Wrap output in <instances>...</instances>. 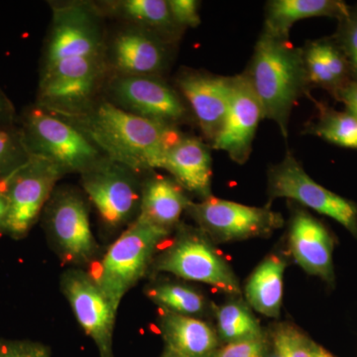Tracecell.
<instances>
[{
  "mask_svg": "<svg viewBox=\"0 0 357 357\" xmlns=\"http://www.w3.org/2000/svg\"><path fill=\"white\" fill-rule=\"evenodd\" d=\"M51 7L37 105L68 119L82 116L98 102L110 76L105 15L89 2Z\"/></svg>",
  "mask_w": 357,
  "mask_h": 357,
  "instance_id": "6da1fadb",
  "label": "cell"
},
{
  "mask_svg": "<svg viewBox=\"0 0 357 357\" xmlns=\"http://www.w3.org/2000/svg\"><path fill=\"white\" fill-rule=\"evenodd\" d=\"M68 119L105 156L138 174L162 169L171 148L184 136L177 126L129 114L107 100H98L86 114Z\"/></svg>",
  "mask_w": 357,
  "mask_h": 357,
  "instance_id": "7a4b0ae2",
  "label": "cell"
},
{
  "mask_svg": "<svg viewBox=\"0 0 357 357\" xmlns=\"http://www.w3.org/2000/svg\"><path fill=\"white\" fill-rule=\"evenodd\" d=\"M244 73L261 103L264 119L276 123L287 139L293 107L309 88L303 48L262 31Z\"/></svg>",
  "mask_w": 357,
  "mask_h": 357,
  "instance_id": "3957f363",
  "label": "cell"
},
{
  "mask_svg": "<svg viewBox=\"0 0 357 357\" xmlns=\"http://www.w3.org/2000/svg\"><path fill=\"white\" fill-rule=\"evenodd\" d=\"M171 236L172 232L137 218L103 255L91 275L117 310L124 296L149 271Z\"/></svg>",
  "mask_w": 357,
  "mask_h": 357,
  "instance_id": "277c9868",
  "label": "cell"
},
{
  "mask_svg": "<svg viewBox=\"0 0 357 357\" xmlns=\"http://www.w3.org/2000/svg\"><path fill=\"white\" fill-rule=\"evenodd\" d=\"M173 238L155 256L152 269L188 281L206 284L227 295H241L236 273L215 244L199 227L181 222Z\"/></svg>",
  "mask_w": 357,
  "mask_h": 357,
  "instance_id": "5b68a950",
  "label": "cell"
},
{
  "mask_svg": "<svg viewBox=\"0 0 357 357\" xmlns=\"http://www.w3.org/2000/svg\"><path fill=\"white\" fill-rule=\"evenodd\" d=\"M21 134L30 156L47 160L66 174L84 173L105 157L76 124L39 105L26 112Z\"/></svg>",
  "mask_w": 357,
  "mask_h": 357,
  "instance_id": "8992f818",
  "label": "cell"
},
{
  "mask_svg": "<svg viewBox=\"0 0 357 357\" xmlns=\"http://www.w3.org/2000/svg\"><path fill=\"white\" fill-rule=\"evenodd\" d=\"M81 177L86 198L107 231L121 234L137 220L143 183L140 174L105 156Z\"/></svg>",
  "mask_w": 357,
  "mask_h": 357,
  "instance_id": "52a82bcc",
  "label": "cell"
},
{
  "mask_svg": "<svg viewBox=\"0 0 357 357\" xmlns=\"http://www.w3.org/2000/svg\"><path fill=\"white\" fill-rule=\"evenodd\" d=\"M47 234L63 262L75 267L95 261L98 255L88 202L77 190L61 187L54 191L44 208Z\"/></svg>",
  "mask_w": 357,
  "mask_h": 357,
  "instance_id": "ba28073f",
  "label": "cell"
},
{
  "mask_svg": "<svg viewBox=\"0 0 357 357\" xmlns=\"http://www.w3.org/2000/svg\"><path fill=\"white\" fill-rule=\"evenodd\" d=\"M65 175L55 164L30 156L24 165L0 182L8 204L4 230L7 236L14 239L27 236L44 211L58 181Z\"/></svg>",
  "mask_w": 357,
  "mask_h": 357,
  "instance_id": "9c48e42d",
  "label": "cell"
},
{
  "mask_svg": "<svg viewBox=\"0 0 357 357\" xmlns=\"http://www.w3.org/2000/svg\"><path fill=\"white\" fill-rule=\"evenodd\" d=\"M187 213L213 243L270 236L284 225L281 213L269 206H245L213 196L192 202Z\"/></svg>",
  "mask_w": 357,
  "mask_h": 357,
  "instance_id": "30bf717a",
  "label": "cell"
},
{
  "mask_svg": "<svg viewBox=\"0 0 357 357\" xmlns=\"http://www.w3.org/2000/svg\"><path fill=\"white\" fill-rule=\"evenodd\" d=\"M270 199L286 198L333 218L357 238V206L318 184L293 154L268 171Z\"/></svg>",
  "mask_w": 357,
  "mask_h": 357,
  "instance_id": "8fae6325",
  "label": "cell"
},
{
  "mask_svg": "<svg viewBox=\"0 0 357 357\" xmlns=\"http://www.w3.org/2000/svg\"><path fill=\"white\" fill-rule=\"evenodd\" d=\"M109 102L129 114L177 126L188 119L187 105L162 77L112 76L107 82Z\"/></svg>",
  "mask_w": 357,
  "mask_h": 357,
  "instance_id": "7c38bea8",
  "label": "cell"
},
{
  "mask_svg": "<svg viewBox=\"0 0 357 357\" xmlns=\"http://www.w3.org/2000/svg\"><path fill=\"white\" fill-rule=\"evenodd\" d=\"M61 288L77 323L98 349L100 357H114V333L117 311L93 275L70 268L62 275Z\"/></svg>",
  "mask_w": 357,
  "mask_h": 357,
  "instance_id": "4fadbf2b",
  "label": "cell"
},
{
  "mask_svg": "<svg viewBox=\"0 0 357 357\" xmlns=\"http://www.w3.org/2000/svg\"><path fill=\"white\" fill-rule=\"evenodd\" d=\"M171 43L158 35L128 24L107 40V63L112 76L161 77L171 60Z\"/></svg>",
  "mask_w": 357,
  "mask_h": 357,
  "instance_id": "5bb4252c",
  "label": "cell"
},
{
  "mask_svg": "<svg viewBox=\"0 0 357 357\" xmlns=\"http://www.w3.org/2000/svg\"><path fill=\"white\" fill-rule=\"evenodd\" d=\"M261 103L251 86L248 75L231 77L229 109L222 130L211 146L225 151L237 164H245L252 152L253 141L261 119Z\"/></svg>",
  "mask_w": 357,
  "mask_h": 357,
  "instance_id": "9a60e30c",
  "label": "cell"
},
{
  "mask_svg": "<svg viewBox=\"0 0 357 357\" xmlns=\"http://www.w3.org/2000/svg\"><path fill=\"white\" fill-rule=\"evenodd\" d=\"M177 83L204 137L213 144L222 130L229 109L231 77L187 70L178 76Z\"/></svg>",
  "mask_w": 357,
  "mask_h": 357,
  "instance_id": "2e32d148",
  "label": "cell"
},
{
  "mask_svg": "<svg viewBox=\"0 0 357 357\" xmlns=\"http://www.w3.org/2000/svg\"><path fill=\"white\" fill-rule=\"evenodd\" d=\"M289 248L294 259L306 273L333 283L332 234L307 211L297 210L293 213L289 227Z\"/></svg>",
  "mask_w": 357,
  "mask_h": 357,
  "instance_id": "e0dca14e",
  "label": "cell"
},
{
  "mask_svg": "<svg viewBox=\"0 0 357 357\" xmlns=\"http://www.w3.org/2000/svg\"><path fill=\"white\" fill-rule=\"evenodd\" d=\"M162 170L201 201L213 196L210 149L198 138L183 136L167 154Z\"/></svg>",
  "mask_w": 357,
  "mask_h": 357,
  "instance_id": "ac0fdd59",
  "label": "cell"
},
{
  "mask_svg": "<svg viewBox=\"0 0 357 357\" xmlns=\"http://www.w3.org/2000/svg\"><path fill=\"white\" fill-rule=\"evenodd\" d=\"M191 203L188 192L171 176L153 174L143 181L137 218L173 234Z\"/></svg>",
  "mask_w": 357,
  "mask_h": 357,
  "instance_id": "d6986e66",
  "label": "cell"
},
{
  "mask_svg": "<svg viewBox=\"0 0 357 357\" xmlns=\"http://www.w3.org/2000/svg\"><path fill=\"white\" fill-rule=\"evenodd\" d=\"M159 330L166 349L182 357H213L220 347L217 330L195 317L162 311Z\"/></svg>",
  "mask_w": 357,
  "mask_h": 357,
  "instance_id": "ffe728a7",
  "label": "cell"
},
{
  "mask_svg": "<svg viewBox=\"0 0 357 357\" xmlns=\"http://www.w3.org/2000/svg\"><path fill=\"white\" fill-rule=\"evenodd\" d=\"M351 7L340 0H271L265 7L263 32L289 39L291 28L300 20L331 17L342 21L349 17Z\"/></svg>",
  "mask_w": 357,
  "mask_h": 357,
  "instance_id": "44dd1931",
  "label": "cell"
},
{
  "mask_svg": "<svg viewBox=\"0 0 357 357\" xmlns=\"http://www.w3.org/2000/svg\"><path fill=\"white\" fill-rule=\"evenodd\" d=\"M103 15L114 16L174 44L183 30L174 21L166 0H119L96 4Z\"/></svg>",
  "mask_w": 357,
  "mask_h": 357,
  "instance_id": "7402d4cb",
  "label": "cell"
},
{
  "mask_svg": "<svg viewBox=\"0 0 357 357\" xmlns=\"http://www.w3.org/2000/svg\"><path fill=\"white\" fill-rule=\"evenodd\" d=\"M307 86H319L337 93L351 81V70L335 41L310 42L303 48Z\"/></svg>",
  "mask_w": 357,
  "mask_h": 357,
  "instance_id": "603a6c76",
  "label": "cell"
},
{
  "mask_svg": "<svg viewBox=\"0 0 357 357\" xmlns=\"http://www.w3.org/2000/svg\"><path fill=\"white\" fill-rule=\"evenodd\" d=\"M286 267L287 263L281 256L268 255L246 281L244 295L248 306L267 318L280 316Z\"/></svg>",
  "mask_w": 357,
  "mask_h": 357,
  "instance_id": "cb8c5ba5",
  "label": "cell"
},
{
  "mask_svg": "<svg viewBox=\"0 0 357 357\" xmlns=\"http://www.w3.org/2000/svg\"><path fill=\"white\" fill-rule=\"evenodd\" d=\"M220 342L237 344L265 337L259 321L243 300H231L213 307Z\"/></svg>",
  "mask_w": 357,
  "mask_h": 357,
  "instance_id": "d4e9b609",
  "label": "cell"
},
{
  "mask_svg": "<svg viewBox=\"0 0 357 357\" xmlns=\"http://www.w3.org/2000/svg\"><path fill=\"white\" fill-rule=\"evenodd\" d=\"M145 293L162 311L201 319L211 309L203 294L185 284L155 282L147 286Z\"/></svg>",
  "mask_w": 357,
  "mask_h": 357,
  "instance_id": "484cf974",
  "label": "cell"
},
{
  "mask_svg": "<svg viewBox=\"0 0 357 357\" xmlns=\"http://www.w3.org/2000/svg\"><path fill=\"white\" fill-rule=\"evenodd\" d=\"M319 116L309 128L314 134L340 147L357 149V117L349 112H337L317 103Z\"/></svg>",
  "mask_w": 357,
  "mask_h": 357,
  "instance_id": "4316f807",
  "label": "cell"
},
{
  "mask_svg": "<svg viewBox=\"0 0 357 357\" xmlns=\"http://www.w3.org/2000/svg\"><path fill=\"white\" fill-rule=\"evenodd\" d=\"M272 351L277 357H314L317 345L291 324H279L271 332Z\"/></svg>",
  "mask_w": 357,
  "mask_h": 357,
  "instance_id": "83f0119b",
  "label": "cell"
},
{
  "mask_svg": "<svg viewBox=\"0 0 357 357\" xmlns=\"http://www.w3.org/2000/svg\"><path fill=\"white\" fill-rule=\"evenodd\" d=\"M30 158L22 134L13 129L0 128V182L24 165Z\"/></svg>",
  "mask_w": 357,
  "mask_h": 357,
  "instance_id": "f1b7e54d",
  "label": "cell"
},
{
  "mask_svg": "<svg viewBox=\"0 0 357 357\" xmlns=\"http://www.w3.org/2000/svg\"><path fill=\"white\" fill-rule=\"evenodd\" d=\"M337 44L347 59L352 81H357V11L340 21Z\"/></svg>",
  "mask_w": 357,
  "mask_h": 357,
  "instance_id": "f546056e",
  "label": "cell"
},
{
  "mask_svg": "<svg viewBox=\"0 0 357 357\" xmlns=\"http://www.w3.org/2000/svg\"><path fill=\"white\" fill-rule=\"evenodd\" d=\"M0 357H52L50 347L32 340H0Z\"/></svg>",
  "mask_w": 357,
  "mask_h": 357,
  "instance_id": "4dcf8cb0",
  "label": "cell"
},
{
  "mask_svg": "<svg viewBox=\"0 0 357 357\" xmlns=\"http://www.w3.org/2000/svg\"><path fill=\"white\" fill-rule=\"evenodd\" d=\"M269 344L266 337L249 342L225 344L213 357H267Z\"/></svg>",
  "mask_w": 357,
  "mask_h": 357,
  "instance_id": "1f68e13d",
  "label": "cell"
},
{
  "mask_svg": "<svg viewBox=\"0 0 357 357\" xmlns=\"http://www.w3.org/2000/svg\"><path fill=\"white\" fill-rule=\"evenodd\" d=\"M168 6L174 21L181 29L195 28L201 23L199 1H196V0H168Z\"/></svg>",
  "mask_w": 357,
  "mask_h": 357,
  "instance_id": "d6a6232c",
  "label": "cell"
},
{
  "mask_svg": "<svg viewBox=\"0 0 357 357\" xmlns=\"http://www.w3.org/2000/svg\"><path fill=\"white\" fill-rule=\"evenodd\" d=\"M345 107L347 112L357 117V81L349 82L335 93Z\"/></svg>",
  "mask_w": 357,
  "mask_h": 357,
  "instance_id": "836d02e7",
  "label": "cell"
},
{
  "mask_svg": "<svg viewBox=\"0 0 357 357\" xmlns=\"http://www.w3.org/2000/svg\"><path fill=\"white\" fill-rule=\"evenodd\" d=\"M13 105L0 91V128H4V124L13 119Z\"/></svg>",
  "mask_w": 357,
  "mask_h": 357,
  "instance_id": "e575fe53",
  "label": "cell"
},
{
  "mask_svg": "<svg viewBox=\"0 0 357 357\" xmlns=\"http://www.w3.org/2000/svg\"><path fill=\"white\" fill-rule=\"evenodd\" d=\"M7 215H8V204L6 192L0 185V232H4L6 227Z\"/></svg>",
  "mask_w": 357,
  "mask_h": 357,
  "instance_id": "d590c367",
  "label": "cell"
},
{
  "mask_svg": "<svg viewBox=\"0 0 357 357\" xmlns=\"http://www.w3.org/2000/svg\"><path fill=\"white\" fill-rule=\"evenodd\" d=\"M314 357H335L333 356L330 351H326L324 347L317 345L316 351H314Z\"/></svg>",
  "mask_w": 357,
  "mask_h": 357,
  "instance_id": "8d00e7d4",
  "label": "cell"
},
{
  "mask_svg": "<svg viewBox=\"0 0 357 357\" xmlns=\"http://www.w3.org/2000/svg\"><path fill=\"white\" fill-rule=\"evenodd\" d=\"M160 357H182L180 356H178L177 354H175V352H173L172 351H170V349H164L163 354H162V356Z\"/></svg>",
  "mask_w": 357,
  "mask_h": 357,
  "instance_id": "74e56055",
  "label": "cell"
}]
</instances>
